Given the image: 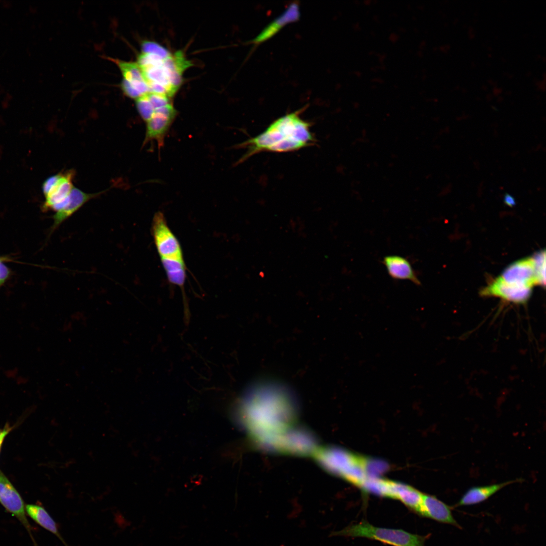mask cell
<instances>
[{"label": "cell", "instance_id": "12", "mask_svg": "<svg viewBox=\"0 0 546 546\" xmlns=\"http://www.w3.org/2000/svg\"><path fill=\"white\" fill-rule=\"evenodd\" d=\"M300 16L298 4L295 2L291 4L283 13L266 25L250 42L258 44L268 39L287 24L298 20Z\"/></svg>", "mask_w": 546, "mask_h": 546}, {"label": "cell", "instance_id": "23", "mask_svg": "<svg viewBox=\"0 0 546 546\" xmlns=\"http://www.w3.org/2000/svg\"><path fill=\"white\" fill-rule=\"evenodd\" d=\"M63 173H60L48 178L43 183L42 191L44 196L48 194L59 183Z\"/></svg>", "mask_w": 546, "mask_h": 546}, {"label": "cell", "instance_id": "10", "mask_svg": "<svg viewBox=\"0 0 546 546\" xmlns=\"http://www.w3.org/2000/svg\"><path fill=\"white\" fill-rule=\"evenodd\" d=\"M74 175L73 170L63 173L57 185L44 196L45 201L42 206L44 210H52L56 212L66 205L69 196L74 188L72 183Z\"/></svg>", "mask_w": 546, "mask_h": 546}, {"label": "cell", "instance_id": "20", "mask_svg": "<svg viewBox=\"0 0 546 546\" xmlns=\"http://www.w3.org/2000/svg\"><path fill=\"white\" fill-rule=\"evenodd\" d=\"M112 60L120 69L124 79L131 82L146 81L137 63L125 62L118 59Z\"/></svg>", "mask_w": 546, "mask_h": 546}, {"label": "cell", "instance_id": "3", "mask_svg": "<svg viewBox=\"0 0 546 546\" xmlns=\"http://www.w3.org/2000/svg\"><path fill=\"white\" fill-rule=\"evenodd\" d=\"M314 453L325 469L359 487L370 477L367 467L368 459L336 447L321 448Z\"/></svg>", "mask_w": 546, "mask_h": 546}, {"label": "cell", "instance_id": "26", "mask_svg": "<svg viewBox=\"0 0 546 546\" xmlns=\"http://www.w3.org/2000/svg\"><path fill=\"white\" fill-rule=\"evenodd\" d=\"M10 431V428H6L0 431V448L5 436L8 434Z\"/></svg>", "mask_w": 546, "mask_h": 546}, {"label": "cell", "instance_id": "15", "mask_svg": "<svg viewBox=\"0 0 546 546\" xmlns=\"http://www.w3.org/2000/svg\"><path fill=\"white\" fill-rule=\"evenodd\" d=\"M521 481L516 479L490 485L475 486L469 489L457 504L458 506L474 505L482 502L498 490L513 483Z\"/></svg>", "mask_w": 546, "mask_h": 546}, {"label": "cell", "instance_id": "19", "mask_svg": "<svg viewBox=\"0 0 546 546\" xmlns=\"http://www.w3.org/2000/svg\"><path fill=\"white\" fill-rule=\"evenodd\" d=\"M161 263L169 282L184 288L186 278L184 261L161 259Z\"/></svg>", "mask_w": 546, "mask_h": 546}, {"label": "cell", "instance_id": "13", "mask_svg": "<svg viewBox=\"0 0 546 546\" xmlns=\"http://www.w3.org/2000/svg\"><path fill=\"white\" fill-rule=\"evenodd\" d=\"M104 192L102 191L92 194L86 193L74 187L69 196L68 201L66 205L60 210L56 212L53 216L54 223L52 231L58 227L85 203Z\"/></svg>", "mask_w": 546, "mask_h": 546}, {"label": "cell", "instance_id": "16", "mask_svg": "<svg viewBox=\"0 0 546 546\" xmlns=\"http://www.w3.org/2000/svg\"><path fill=\"white\" fill-rule=\"evenodd\" d=\"M163 65L167 71L171 85L177 90L182 83L183 72L192 64L186 59L181 51H178L164 59Z\"/></svg>", "mask_w": 546, "mask_h": 546}, {"label": "cell", "instance_id": "9", "mask_svg": "<svg viewBox=\"0 0 546 546\" xmlns=\"http://www.w3.org/2000/svg\"><path fill=\"white\" fill-rule=\"evenodd\" d=\"M499 277L508 283L530 288L540 285L534 256L511 264Z\"/></svg>", "mask_w": 546, "mask_h": 546}, {"label": "cell", "instance_id": "2", "mask_svg": "<svg viewBox=\"0 0 546 546\" xmlns=\"http://www.w3.org/2000/svg\"><path fill=\"white\" fill-rule=\"evenodd\" d=\"M304 107L282 116L272 122L262 132L237 146L247 151L237 164L262 152H293L312 146L316 142L310 122L300 115Z\"/></svg>", "mask_w": 546, "mask_h": 546}, {"label": "cell", "instance_id": "7", "mask_svg": "<svg viewBox=\"0 0 546 546\" xmlns=\"http://www.w3.org/2000/svg\"><path fill=\"white\" fill-rule=\"evenodd\" d=\"M0 503L25 527L32 538L31 527L27 518L24 502L13 485L2 473H0Z\"/></svg>", "mask_w": 546, "mask_h": 546}, {"label": "cell", "instance_id": "24", "mask_svg": "<svg viewBox=\"0 0 546 546\" xmlns=\"http://www.w3.org/2000/svg\"><path fill=\"white\" fill-rule=\"evenodd\" d=\"M3 258L0 257V286L6 282L10 274L9 268L3 263Z\"/></svg>", "mask_w": 546, "mask_h": 546}, {"label": "cell", "instance_id": "11", "mask_svg": "<svg viewBox=\"0 0 546 546\" xmlns=\"http://www.w3.org/2000/svg\"><path fill=\"white\" fill-rule=\"evenodd\" d=\"M418 514L440 522L460 527L449 507L434 496L423 493Z\"/></svg>", "mask_w": 546, "mask_h": 546}, {"label": "cell", "instance_id": "1", "mask_svg": "<svg viewBox=\"0 0 546 546\" xmlns=\"http://www.w3.org/2000/svg\"><path fill=\"white\" fill-rule=\"evenodd\" d=\"M290 388L276 380H261L253 384L242 400L241 408L251 431L261 441L271 437L287 440L296 408Z\"/></svg>", "mask_w": 546, "mask_h": 546}, {"label": "cell", "instance_id": "6", "mask_svg": "<svg viewBox=\"0 0 546 546\" xmlns=\"http://www.w3.org/2000/svg\"><path fill=\"white\" fill-rule=\"evenodd\" d=\"M172 104L155 110L152 117L146 122V131L143 146L155 141L159 149L164 145V138L176 115Z\"/></svg>", "mask_w": 546, "mask_h": 546}, {"label": "cell", "instance_id": "4", "mask_svg": "<svg viewBox=\"0 0 546 546\" xmlns=\"http://www.w3.org/2000/svg\"><path fill=\"white\" fill-rule=\"evenodd\" d=\"M337 534L371 538L394 546H424L425 539L401 529L375 527L366 521L348 526Z\"/></svg>", "mask_w": 546, "mask_h": 546}, {"label": "cell", "instance_id": "17", "mask_svg": "<svg viewBox=\"0 0 546 546\" xmlns=\"http://www.w3.org/2000/svg\"><path fill=\"white\" fill-rule=\"evenodd\" d=\"M27 515L41 527L57 536L65 546H68L59 531L58 525L53 517L42 506L25 505Z\"/></svg>", "mask_w": 546, "mask_h": 546}, {"label": "cell", "instance_id": "22", "mask_svg": "<svg viewBox=\"0 0 546 546\" xmlns=\"http://www.w3.org/2000/svg\"><path fill=\"white\" fill-rule=\"evenodd\" d=\"M142 53H149L159 56L163 59L167 58L171 54L167 49L161 45L151 41H144L142 44Z\"/></svg>", "mask_w": 546, "mask_h": 546}, {"label": "cell", "instance_id": "5", "mask_svg": "<svg viewBox=\"0 0 546 546\" xmlns=\"http://www.w3.org/2000/svg\"><path fill=\"white\" fill-rule=\"evenodd\" d=\"M152 234L160 260L184 261L179 242L167 224L162 212H156L152 223Z\"/></svg>", "mask_w": 546, "mask_h": 546}, {"label": "cell", "instance_id": "14", "mask_svg": "<svg viewBox=\"0 0 546 546\" xmlns=\"http://www.w3.org/2000/svg\"><path fill=\"white\" fill-rule=\"evenodd\" d=\"M383 263L389 275L394 279L409 280L417 285L421 282L418 278L410 262L398 255L385 256Z\"/></svg>", "mask_w": 546, "mask_h": 546}, {"label": "cell", "instance_id": "21", "mask_svg": "<svg viewBox=\"0 0 546 546\" xmlns=\"http://www.w3.org/2000/svg\"><path fill=\"white\" fill-rule=\"evenodd\" d=\"M136 107L141 117L146 122L148 121L154 114V109L151 104L147 94L135 100Z\"/></svg>", "mask_w": 546, "mask_h": 546}, {"label": "cell", "instance_id": "25", "mask_svg": "<svg viewBox=\"0 0 546 546\" xmlns=\"http://www.w3.org/2000/svg\"><path fill=\"white\" fill-rule=\"evenodd\" d=\"M504 200L505 203L509 206H513L516 204L515 199L509 194L506 193L505 194Z\"/></svg>", "mask_w": 546, "mask_h": 546}, {"label": "cell", "instance_id": "18", "mask_svg": "<svg viewBox=\"0 0 546 546\" xmlns=\"http://www.w3.org/2000/svg\"><path fill=\"white\" fill-rule=\"evenodd\" d=\"M391 487L392 498L400 500L418 514L423 493L411 486L395 481H391Z\"/></svg>", "mask_w": 546, "mask_h": 546}, {"label": "cell", "instance_id": "8", "mask_svg": "<svg viewBox=\"0 0 546 546\" xmlns=\"http://www.w3.org/2000/svg\"><path fill=\"white\" fill-rule=\"evenodd\" d=\"M532 288L508 283L498 277L483 289L481 295L499 298L516 304H523L530 298Z\"/></svg>", "mask_w": 546, "mask_h": 546}]
</instances>
